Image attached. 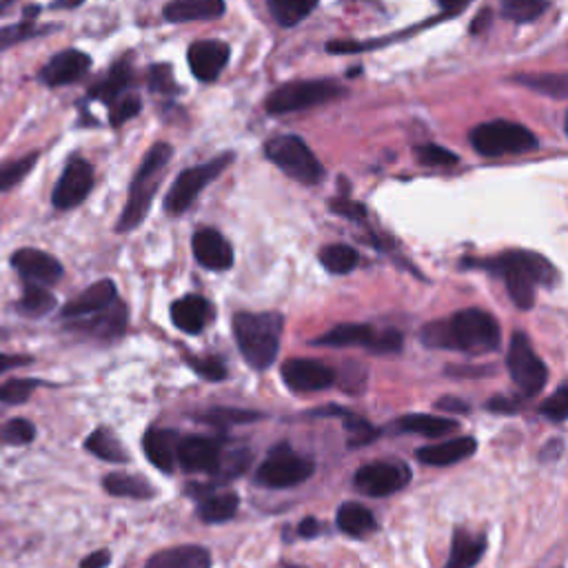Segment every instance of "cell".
<instances>
[{
    "label": "cell",
    "mask_w": 568,
    "mask_h": 568,
    "mask_svg": "<svg viewBox=\"0 0 568 568\" xmlns=\"http://www.w3.org/2000/svg\"><path fill=\"white\" fill-rule=\"evenodd\" d=\"M464 269H482L491 271L495 275H502L506 292L511 303L528 312L535 305V292L541 287H555V282L559 277L557 269L553 262H548L544 255L535 251H524V249H513L495 257H466L462 260Z\"/></svg>",
    "instance_id": "6da1fadb"
},
{
    "label": "cell",
    "mask_w": 568,
    "mask_h": 568,
    "mask_svg": "<svg viewBox=\"0 0 568 568\" xmlns=\"http://www.w3.org/2000/svg\"><path fill=\"white\" fill-rule=\"evenodd\" d=\"M422 343L433 349H453L469 356L491 354L499 347V325L482 309H462L449 320H435L422 329Z\"/></svg>",
    "instance_id": "7a4b0ae2"
},
{
    "label": "cell",
    "mask_w": 568,
    "mask_h": 568,
    "mask_svg": "<svg viewBox=\"0 0 568 568\" xmlns=\"http://www.w3.org/2000/svg\"><path fill=\"white\" fill-rule=\"evenodd\" d=\"M282 329L284 318L280 314H238L233 334L244 362L255 371L269 369L277 358Z\"/></svg>",
    "instance_id": "3957f363"
},
{
    "label": "cell",
    "mask_w": 568,
    "mask_h": 568,
    "mask_svg": "<svg viewBox=\"0 0 568 568\" xmlns=\"http://www.w3.org/2000/svg\"><path fill=\"white\" fill-rule=\"evenodd\" d=\"M173 156V147L167 143H156L143 158V165L138 173L134 176L132 189H129V200L123 209V215L116 224L118 233H129L134 231L149 213L151 200L158 189V176L167 167V162Z\"/></svg>",
    "instance_id": "277c9868"
},
{
    "label": "cell",
    "mask_w": 568,
    "mask_h": 568,
    "mask_svg": "<svg viewBox=\"0 0 568 568\" xmlns=\"http://www.w3.org/2000/svg\"><path fill=\"white\" fill-rule=\"evenodd\" d=\"M469 140L473 149L484 158L526 154L539 147L537 136L528 127L511 120H491V123L477 125L469 134Z\"/></svg>",
    "instance_id": "5b68a950"
},
{
    "label": "cell",
    "mask_w": 568,
    "mask_h": 568,
    "mask_svg": "<svg viewBox=\"0 0 568 568\" xmlns=\"http://www.w3.org/2000/svg\"><path fill=\"white\" fill-rule=\"evenodd\" d=\"M316 473V462L296 453L287 442L275 444L255 471V484L264 488H292Z\"/></svg>",
    "instance_id": "8992f818"
},
{
    "label": "cell",
    "mask_w": 568,
    "mask_h": 568,
    "mask_svg": "<svg viewBox=\"0 0 568 568\" xmlns=\"http://www.w3.org/2000/svg\"><path fill=\"white\" fill-rule=\"evenodd\" d=\"M264 156L290 178L303 185L323 180L325 169L301 136H275L264 145Z\"/></svg>",
    "instance_id": "52a82bcc"
},
{
    "label": "cell",
    "mask_w": 568,
    "mask_h": 568,
    "mask_svg": "<svg viewBox=\"0 0 568 568\" xmlns=\"http://www.w3.org/2000/svg\"><path fill=\"white\" fill-rule=\"evenodd\" d=\"M345 96V90L336 81H296L280 85L264 103L266 112L273 116L309 109L316 105L332 103Z\"/></svg>",
    "instance_id": "ba28073f"
},
{
    "label": "cell",
    "mask_w": 568,
    "mask_h": 568,
    "mask_svg": "<svg viewBox=\"0 0 568 568\" xmlns=\"http://www.w3.org/2000/svg\"><path fill=\"white\" fill-rule=\"evenodd\" d=\"M233 162V154H222L204 165H198V167H191L187 171H182L176 182L171 185L167 198H165V209L167 213L171 215H180L185 213L193 200L200 196V191L213 182L229 165Z\"/></svg>",
    "instance_id": "9c48e42d"
},
{
    "label": "cell",
    "mask_w": 568,
    "mask_h": 568,
    "mask_svg": "<svg viewBox=\"0 0 568 568\" xmlns=\"http://www.w3.org/2000/svg\"><path fill=\"white\" fill-rule=\"evenodd\" d=\"M506 367L522 398H535L546 387L548 369L533 351L524 332L513 334L508 356H506Z\"/></svg>",
    "instance_id": "30bf717a"
},
{
    "label": "cell",
    "mask_w": 568,
    "mask_h": 568,
    "mask_svg": "<svg viewBox=\"0 0 568 568\" xmlns=\"http://www.w3.org/2000/svg\"><path fill=\"white\" fill-rule=\"evenodd\" d=\"M411 482V469L398 460L365 464L354 475V486L369 497H389Z\"/></svg>",
    "instance_id": "8fae6325"
},
{
    "label": "cell",
    "mask_w": 568,
    "mask_h": 568,
    "mask_svg": "<svg viewBox=\"0 0 568 568\" xmlns=\"http://www.w3.org/2000/svg\"><path fill=\"white\" fill-rule=\"evenodd\" d=\"M224 444L209 435H187L180 438L176 451V464L187 473H209L215 475Z\"/></svg>",
    "instance_id": "7c38bea8"
},
{
    "label": "cell",
    "mask_w": 568,
    "mask_h": 568,
    "mask_svg": "<svg viewBox=\"0 0 568 568\" xmlns=\"http://www.w3.org/2000/svg\"><path fill=\"white\" fill-rule=\"evenodd\" d=\"M94 189V167L83 158H72L54 187L52 202L56 209L67 211L78 207Z\"/></svg>",
    "instance_id": "4fadbf2b"
},
{
    "label": "cell",
    "mask_w": 568,
    "mask_h": 568,
    "mask_svg": "<svg viewBox=\"0 0 568 568\" xmlns=\"http://www.w3.org/2000/svg\"><path fill=\"white\" fill-rule=\"evenodd\" d=\"M282 380L294 393H316L329 389L336 382V374L318 360L294 358L284 362Z\"/></svg>",
    "instance_id": "5bb4252c"
},
{
    "label": "cell",
    "mask_w": 568,
    "mask_h": 568,
    "mask_svg": "<svg viewBox=\"0 0 568 568\" xmlns=\"http://www.w3.org/2000/svg\"><path fill=\"white\" fill-rule=\"evenodd\" d=\"M12 264L28 284H39L45 290L63 277V264L54 255L39 249H19L12 255Z\"/></svg>",
    "instance_id": "9a60e30c"
},
{
    "label": "cell",
    "mask_w": 568,
    "mask_h": 568,
    "mask_svg": "<svg viewBox=\"0 0 568 568\" xmlns=\"http://www.w3.org/2000/svg\"><path fill=\"white\" fill-rule=\"evenodd\" d=\"M231 50L222 41H198L187 52V63L191 74L200 83H213L227 67Z\"/></svg>",
    "instance_id": "2e32d148"
},
{
    "label": "cell",
    "mask_w": 568,
    "mask_h": 568,
    "mask_svg": "<svg viewBox=\"0 0 568 568\" xmlns=\"http://www.w3.org/2000/svg\"><path fill=\"white\" fill-rule=\"evenodd\" d=\"M116 301H118L116 284L112 280H101V282H94L90 290H85L81 296L72 298L65 305L63 318L83 320V318H90V316H96V314L109 309Z\"/></svg>",
    "instance_id": "e0dca14e"
},
{
    "label": "cell",
    "mask_w": 568,
    "mask_h": 568,
    "mask_svg": "<svg viewBox=\"0 0 568 568\" xmlns=\"http://www.w3.org/2000/svg\"><path fill=\"white\" fill-rule=\"evenodd\" d=\"M193 257L209 271H227L233 264V249L215 229H200L191 240Z\"/></svg>",
    "instance_id": "ac0fdd59"
},
{
    "label": "cell",
    "mask_w": 568,
    "mask_h": 568,
    "mask_svg": "<svg viewBox=\"0 0 568 568\" xmlns=\"http://www.w3.org/2000/svg\"><path fill=\"white\" fill-rule=\"evenodd\" d=\"M191 495L198 497V517L207 524H222L235 517L240 497L233 491H215L211 486H189Z\"/></svg>",
    "instance_id": "d6986e66"
},
{
    "label": "cell",
    "mask_w": 568,
    "mask_h": 568,
    "mask_svg": "<svg viewBox=\"0 0 568 568\" xmlns=\"http://www.w3.org/2000/svg\"><path fill=\"white\" fill-rule=\"evenodd\" d=\"M92 67V59L78 50H65L56 54L41 72V81L50 87H63L81 81Z\"/></svg>",
    "instance_id": "ffe728a7"
},
{
    "label": "cell",
    "mask_w": 568,
    "mask_h": 568,
    "mask_svg": "<svg viewBox=\"0 0 568 568\" xmlns=\"http://www.w3.org/2000/svg\"><path fill=\"white\" fill-rule=\"evenodd\" d=\"M486 535L469 530L464 526L455 528L453 541H451V553L444 564V568H475L484 553H486Z\"/></svg>",
    "instance_id": "44dd1931"
},
{
    "label": "cell",
    "mask_w": 568,
    "mask_h": 568,
    "mask_svg": "<svg viewBox=\"0 0 568 568\" xmlns=\"http://www.w3.org/2000/svg\"><path fill=\"white\" fill-rule=\"evenodd\" d=\"M145 568H211V553L198 544L171 546L154 553Z\"/></svg>",
    "instance_id": "7402d4cb"
},
{
    "label": "cell",
    "mask_w": 568,
    "mask_h": 568,
    "mask_svg": "<svg viewBox=\"0 0 568 568\" xmlns=\"http://www.w3.org/2000/svg\"><path fill=\"white\" fill-rule=\"evenodd\" d=\"M180 435L173 429H149L143 438L147 460L162 473H173Z\"/></svg>",
    "instance_id": "603a6c76"
},
{
    "label": "cell",
    "mask_w": 568,
    "mask_h": 568,
    "mask_svg": "<svg viewBox=\"0 0 568 568\" xmlns=\"http://www.w3.org/2000/svg\"><path fill=\"white\" fill-rule=\"evenodd\" d=\"M211 316H213L211 305L202 296H196V294L193 296H185V298H180V301H176L171 305V320H173V325L180 332L189 334V336L200 334L209 325Z\"/></svg>",
    "instance_id": "cb8c5ba5"
},
{
    "label": "cell",
    "mask_w": 568,
    "mask_h": 568,
    "mask_svg": "<svg viewBox=\"0 0 568 568\" xmlns=\"http://www.w3.org/2000/svg\"><path fill=\"white\" fill-rule=\"evenodd\" d=\"M127 327V307L123 303H114L109 309L96 314L92 320H74L72 329H78L98 340H116L123 336Z\"/></svg>",
    "instance_id": "d4e9b609"
},
{
    "label": "cell",
    "mask_w": 568,
    "mask_h": 568,
    "mask_svg": "<svg viewBox=\"0 0 568 568\" xmlns=\"http://www.w3.org/2000/svg\"><path fill=\"white\" fill-rule=\"evenodd\" d=\"M477 451L475 438H457L444 444H431L416 451V457L427 466H453Z\"/></svg>",
    "instance_id": "484cf974"
},
{
    "label": "cell",
    "mask_w": 568,
    "mask_h": 568,
    "mask_svg": "<svg viewBox=\"0 0 568 568\" xmlns=\"http://www.w3.org/2000/svg\"><path fill=\"white\" fill-rule=\"evenodd\" d=\"M227 6L222 0H176L165 6L162 17L169 23H191V21H211L224 14Z\"/></svg>",
    "instance_id": "4316f807"
},
{
    "label": "cell",
    "mask_w": 568,
    "mask_h": 568,
    "mask_svg": "<svg viewBox=\"0 0 568 568\" xmlns=\"http://www.w3.org/2000/svg\"><path fill=\"white\" fill-rule=\"evenodd\" d=\"M338 528L349 537H367L378 528L376 515L360 502H345L336 513Z\"/></svg>",
    "instance_id": "83f0119b"
},
{
    "label": "cell",
    "mask_w": 568,
    "mask_h": 568,
    "mask_svg": "<svg viewBox=\"0 0 568 568\" xmlns=\"http://www.w3.org/2000/svg\"><path fill=\"white\" fill-rule=\"evenodd\" d=\"M376 338V329L369 325H340L332 332H327L325 336H320L318 340H314L312 345L316 347H371Z\"/></svg>",
    "instance_id": "f1b7e54d"
},
{
    "label": "cell",
    "mask_w": 568,
    "mask_h": 568,
    "mask_svg": "<svg viewBox=\"0 0 568 568\" xmlns=\"http://www.w3.org/2000/svg\"><path fill=\"white\" fill-rule=\"evenodd\" d=\"M396 427L402 433H416L424 438H444L457 429V422L438 418V416H427V413H411V416H402L396 422Z\"/></svg>",
    "instance_id": "f546056e"
},
{
    "label": "cell",
    "mask_w": 568,
    "mask_h": 568,
    "mask_svg": "<svg viewBox=\"0 0 568 568\" xmlns=\"http://www.w3.org/2000/svg\"><path fill=\"white\" fill-rule=\"evenodd\" d=\"M513 83L524 85L530 92H537V94H544V96H550L557 101H564L568 96V74L566 72H541V74L526 72V74L515 76Z\"/></svg>",
    "instance_id": "4dcf8cb0"
},
{
    "label": "cell",
    "mask_w": 568,
    "mask_h": 568,
    "mask_svg": "<svg viewBox=\"0 0 568 568\" xmlns=\"http://www.w3.org/2000/svg\"><path fill=\"white\" fill-rule=\"evenodd\" d=\"M129 83H132V65H129V61H120L107 72V76L103 81H98L92 87L90 96L96 101H103L107 105H114L120 98V94L129 87Z\"/></svg>",
    "instance_id": "1f68e13d"
},
{
    "label": "cell",
    "mask_w": 568,
    "mask_h": 568,
    "mask_svg": "<svg viewBox=\"0 0 568 568\" xmlns=\"http://www.w3.org/2000/svg\"><path fill=\"white\" fill-rule=\"evenodd\" d=\"M103 488L114 497H129V499H151L156 497L154 484L145 477L127 475V473H109L103 480Z\"/></svg>",
    "instance_id": "d6a6232c"
},
{
    "label": "cell",
    "mask_w": 568,
    "mask_h": 568,
    "mask_svg": "<svg viewBox=\"0 0 568 568\" xmlns=\"http://www.w3.org/2000/svg\"><path fill=\"white\" fill-rule=\"evenodd\" d=\"M85 449L105 460V462H112V464H125L129 462V453L125 451V446L120 444V440L107 429V427H101L96 429L87 440H85Z\"/></svg>",
    "instance_id": "836d02e7"
},
{
    "label": "cell",
    "mask_w": 568,
    "mask_h": 568,
    "mask_svg": "<svg viewBox=\"0 0 568 568\" xmlns=\"http://www.w3.org/2000/svg\"><path fill=\"white\" fill-rule=\"evenodd\" d=\"M318 8L316 0H269V12L282 28H296Z\"/></svg>",
    "instance_id": "e575fe53"
},
{
    "label": "cell",
    "mask_w": 568,
    "mask_h": 568,
    "mask_svg": "<svg viewBox=\"0 0 568 568\" xmlns=\"http://www.w3.org/2000/svg\"><path fill=\"white\" fill-rule=\"evenodd\" d=\"M320 262L325 264V269L329 273H336V275H345V273H351L358 262H360V255L354 246L349 244H329L320 251Z\"/></svg>",
    "instance_id": "d590c367"
},
{
    "label": "cell",
    "mask_w": 568,
    "mask_h": 568,
    "mask_svg": "<svg viewBox=\"0 0 568 568\" xmlns=\"http://www.w3.org/2000/svg\"><path fill=\"white\" fill-rule=\"evenodd\" d=\"M56 307V298L50 290L39 287V284H25L23 298L19 301V312L30 318H41Z\"/></svg>",
    "instance_id": "8d00e7d4"
},
{
    "label": "cell",
    "mask_w": 568,
    "mask_h": 568,
    "mask_svg": "<svg viewBox=\"0 0 568 568\" xmlns=\"http://www.w3.org/2000/svg\"><path fill=\"white\" fill-rule=\"evenodd\" d=\"M264 416L257 411H244V409H227V407H215L209 409L202 416H196V420L209 424V427H218V429H227L233 424H249L255 420H262Z\"/></svg>",
    "instance_id": "74e56055"
},
{
    "label": "cell",
    "mask_w": 568,
    "mask_h": 568,
    "mask_svg": "<svg viewBox=\"0 0 568 568\" xmlns=\"http://www.w3.org/2000/svg\"><path fill=\"white\" fill-rule=\"evenodd\" d=\"M548 10V3L544 0H506L499 8L502 19L513 23H533Z\"/></svg>",
    "instance_id": "f35d334b"
},
{
    "label": "cell",
    "mask_w": 568,
    "mask_h": 568,
    "mask_svg": "<svg viewBox=\"0 0 568 568\" xmlns=\"http://www.w3.org/2000/svg\"><path fill=\"white\" fill-rule=\"evenodd\" d=\"M340 418L345 420V431L349 435V446L351 449L367 446V444H371L380 435V431L371 422H367L365 418H360V416H356V413H351L347 409L343 411Z\"/></svg>",
    "instance_id": "ab89813d"
},
{
    "label": "cell",
    "mask_w": 568,
    "mask_h": 568,
    "mask_svg": "<svg viewBox=\"0 0 568 568\" xmlns=\"http://www.w3.org/2000/svg\"><path fill=\"white\" fill-rule=\"evenodd\" d=\"M251 462V451L244 449V446H235V449H227L222 451V457H220V464H218V471H215V477L220 482H229L238 475H242L246 471Z\"/></svg>",
    "instance_id": "60d3db41"
},
{
    "label": "cell",
    "mask_w": 568,
    "mask_h": 568,
    "mask_svg": "<svg viewBox=\"0 0 568 568\" xmlns=\"http://www.w3.org/2000/svg\"><path fill=\"white\" fill-rule=\"evenodd\" d=\"M36 162H39V154H30L25 158H19L14 162H8L0 167V193L10 191L19 182H23L28 178V173H32Z\"/></svg>",
    "instance_id": "b9f144b4"
},
{
    "label": "cell",
    "mask_w": 568,
    "mask_h": 568,
    "mask_svg": "<svg viewBox=\"0 0 568 568\" xmlns=\"http://www.w3.org/2000/svg\"><path fill=\"white\" fill-rule=\"evenodd\" d=\"M39 380L32 378H14L0 387V402L3 404H23L32 398L34 389L39 387Z\"/></svg>",
    "instance_id": "7bdbcfd3"
},
{
    "label": "cell",
    "mask_w": 568,
    "mask_h": 568,
    "mask_svg": "<svg viewBox=\"0 0 568 568\" xmlns=\"http://www.w3.org/2000/svg\"><path fill=\"white\" fill-rule=\"evenodd\" d=\"M416 158L420 165H427V167H451V165H457L460 158L457 154L440 147V145H433V143H427V145H418L416 147Z\"/></svg>",
    "instance_id": "ee69618b"
},
{
    "label": "cell",
    "mask_w": 568,
    "mask_h": 568,
    "mask_svg": "<svg viewBox=\"0 0 568 568\" xmlns=\"http://www.w3.org/2000/svg\"><path fill=\"white\" fill-rule=\"evenodd\" d=\"M36 438V429L30 420L25 418H17V420H10L3 429H0V440L8 442V444H30L32 440Z\"/></svg>",
    "instance_id": "f6af8a7d"
},
{
    "label": "cell",
    "mask_w": 568,
    "mask_h": 568,
    "mask_svg": "<svg viewBox=\"0 0 568 568\" xmlns=\"http://www.w3.org/2000/svg\"><path fill=\"white\" fill-rule=\"evenodd\" d=\"M539 413L550 422L561 424L568 418V387L559 385L557 391L539 407Z\"/></svg>",
    "instance_id": "bcb514c9"
},
{
    "label": "cell",
    "mask_w": 568,
    "mask_h": 568,
    "mask_svg": "<svg viewBox=\"0 0 568 568\" xmlns=\"http://www.w3.org/2000/svg\"><path fill=\"white\" fill-rule=\"evenodd\" d=\"M43 30H36L32 25V21H23L19 25L3 28V30H0V52H6V50H10V48H14V45H19L23 41H30V39H34Z\"/></svg>",
    "instance_id": "7dc6e473"
},
{
    "label": "cell",
    "mask_w": 568,
    "mask_h": 568,
    "mask_svg": "<svg viewBox=\"0 0 568 568\" xmlns=\"http://www.w3.org/2000/svg\"><path fill=\"white\" fill-rule=\"evenodd\" d=\"M143 109V103L136 94H125L123 98H118L114 105H112V114H109V123L114 127H120L123 123L136 118Z\"/></svg>",
    "instance_id": "c3c4849f"
},
{
    "label": "cell",
    "mask_w": 568,
    "mask_h": 568,
    "mask_svg": "<svg viewBox=\"0 0 568 568\" xmlns=\"http://www.w3.org/2000/svg\"><path fill=\"white\" fill-rule=\"evenodd\" d=\"M189 367L204 380L209 382H220V380H227V367L220 358L215 356H209V358H196V360H189Z\"/></svg>",
    "instance_id": "681fc988"
},
{
    "label": "cell",
    "mask_w": 568,
    "mask_h": 568,
    "mask_svg": "<svg viewBox=\"0 0 568 568\" xmlns=\"http://www.w3.org/2000/svg\"><path fill=\"white\" fill-rule=\"evenodd\" d=\"M402 345H404V338L398 329H387V332H376V338L369 347V351L374 354H380V356H393L398 351H402Z\"/></svg>",
    "instance_id": "f907efd6"
},
{
    "label": "cell",
    "mask_w": 568,
    "mask_h": 568,
    "mask_svg": "<svg viewBox=\"0 0 568 568\" xmlns=\"http://www.w3.org/2000/svg\"><path fill=\"white\" fill-rule=\"evenodd\" d=\"M149 90L156 94H176L178 85L169 65H154L149 70Z\"/></svg>",
    "instance_id": "816d5d0a"
},
{
    "label": "cell",
    "mask_w": 568,
    "mask_h": 568,
    "mask_svg": "<svg viewBox=\"0 0 568 568\" xmlns=\"http://www.w3.org/2000/svg\"><path fill=\"white\" fill-rule=\"evenodd\" d=\"M329 209H332L334 213L343 215V218L354 220V222H356V220H358V222L367 220V207H365V204H360V202H356V200L336 198V200H332V202H329Z\"/></svg>",
    "instance_id": "f5cc1de1"
},
{
    "label": "cell",
    "mask_w": 568,
    "mask_h": 568,
    "mask_svg": "<svg viewBox=\"0 0 568 568\" xmlns=\"http://www.w3.org/2000/svg\"><path fill=\"white\" fill-rule=\"evenodd\" d=\"M112 564V553L107 548H101V550H94L90 553L83 561H81V568H107Z\"/></svg>",
    "instance_id": "db71d44e"
},
{
    "label": "cell",
    "mask_w": 568,
    "mask_h": 568,
    "mask_svg": "<svg viewBox=\"0 0 568 568\" xmlns=\"http://www.w3.org/2000/svg\"><path fill=\"white\" fill-rule=\"evenodd\" d=\"M488 411H497V413H515L519 411V402L517 400H506V398H493L488 400Z\"/></svg>",
    "instance_id": "11a10c76"
},
{
    "label": "cell",
    "mask_w": 568,
    "mask_h": 568,
    "mask_svg": "<svg viewBox=\"0 0 568 568\" xmlns=\"http://www.w3.org/2000/svg\"><path fill=\"white\" fill-rule=\"evenodd\" d=\"M30 362H32V360H30V358H23V356H6V354H0V374L19 369V367H25V365H30Z\"/></svg>",
    "instance_id": "9f6ffc18"
},
{
    "label": "cell",
    "mask_w": 568,
    "mask_h": 568,
    "mask_svg": "<svg viewBox=\"0 0 568 568\" xmlns=\"http://www.w3.org/2000/svg\"><path fill=\"white\" fill-rule=\"evenodd\" d=\"M320 530H323V526H320V522H318L316 517H305V519L301 522V526H298V533H301L305 539L318 537Z\"/></svg>",
    "instance_id": "6f0895ef"
},
{
    "label": "cell",
    "mask_w": 568,
    "mask_h": 568,
    "mask_svg": "<svg viewBox=\"0 0 568 568\" xmlns=\"http://www.w3.org/2000/svg\"><path fill=\"white\" fill-rule=\"evenodd\" d=\"M438 409H444V411H455V413H469V404L457 400V398H442L435 402Z\"/></svg>",
    "instance_id": "680465c9"
},
{
    "label": "cell",
    "mask_w": 568,
    "mask_h": 568,
    "mask_svg": "<svg viewBox=\"0 0 568 568\" xmlns=\"http://www.w3.org/2000/svg\"><path fill=\"white\" fill-rule=\"evenodd\" d=\"M493 17V12L491 10H482L477 17H475V21L471 23V34H482V32H486V28L491 25V19Z\"/></svg>",
    "instance_id": "91938a15"
},
{
    "label": "cell",
    "mask_w": 568,
    "mask_h": 568,
    "mask_svg": "<svg viewBox=\"0 0 568 568\" xmlns=\"http://www.w3.org/2000/svg\"><path fill=\"white\" fill-rule=\"evenodd\" d=\"M561 451H564V444H561V440H550L548 444H546V449L541 451V460L550 453V460H557L559 455H561Z\"/></svg>",
    "instance_id": "94428289"
}]
</instances>
